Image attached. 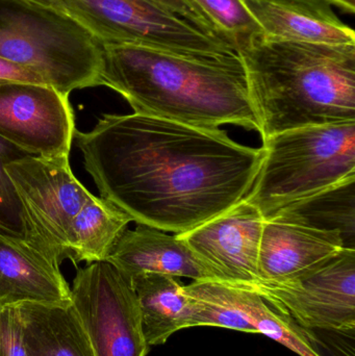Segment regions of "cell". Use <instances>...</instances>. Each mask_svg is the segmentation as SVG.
I'll list each match as a JSON object with an SVG mask.
<instances>
[{
	"label": "cell",
	"instance_id": "obj_16",
	"mask_svg": "<svg viewBox=\"0 0 355 356\" xmlns=\"http://www.w3.org/2000/svg\"><path fill=\"white\" fill-rule=\"evenodd\" d=\"M28 356H95L72 303L19 305Z\"/></svg>",
	"mask_w": 355,
	"mask_h": 356
},
{
	"label": "cell",
	"instance_id": "obj_11",
	"mask_svg": "<svg viewBox=\"0 0 355 356\" xmlns=\"http://www.w3.org/2000/svg\"><path fill=\"white\" fill-rule=\"evenodd\" d=\"M265 217L247 199L218 217L179 234L214 280L233 286L258 282V254Z\"/></svg>",
	"mask_w": 355,
	"mask_h": 356
},
{
	"label": "cell",
	"instance_id": "obj_7",
	"mask_svg": "<svg viewBox=\"0 0 355 356\" xmlns=\"http://www.w3.org/2000/svg\"><path fill=\"white\" fill-rule=\"evenodd\" d=\"M6 169L24 211L27 244L60 267L70 259L73 220L93 195L73 175L69 158L27 156Z\"/></svg>",
	"mask_w": 355,
	"mask_h": 356
},
{
	"label": "cell",
	"instance_id": "obj_17",
	"mask_svg": "<svg viewBox=\"0 0 355 356\" xmlns=\"http://www.w3.org/2000/svg\"><path fill=\"white\" fill-rule=\"evenodd\" d=\"M129 282L139 303L142 327L149 346L165 344L175 332L188 328L189 303L183 284L176 277L147 273Z\"/></svg>",
	"mask_w": 355,
	"mask_h": 356
},
{
	"label": "cell",
	"instance_id": "obj_28",
	"mask_svg": "<svg viewBox=\"0 0 355 356\" xmlns=\"http://www.w3.org/2000/svg\"><path fill=\"white\" fill-rule=\"evenodd\" d=\"M31 1L38 2V3L43 4V6H50V8H60V1L58 0H31Z\"/></svg>",
	"mask_w": 355,
	"mask_h": 356
},
{
	"label": "cell",
	"instance_id": "obj_4",
	"mask_svg": "<svg viewBox=\"0 0 355 356\" xmlns=\"http://www.w3.org/2000/svg\"><path fill=\"white\" fill-rule=\"evenodd\" d=\"M0 58L64 95L101 86L99 42L64 10L31 0H0Z\"/></svg>",
	"mask_w": 355,
	"mask_h": 356
},
{
	"label": "cell",
	"instance_id": "obj_9",
	"mask_svg": "<svg viewBox=\"0 0 355 356\" xmlns=\"http://www.w3.org/2000/svg\"><path fill=\"white\" fill-rule=\"evenodd\" d=\"M241 286L258 293L306 330L354 334L355 249L344 248L316 269L288 282Z\"/></svg>",
	"mask_w": 355,
	"mask_h": 356
},
{
	"label": "cell",
	"instance_id": "obj_23",
	"mask_svg": "<svg viewBox=\"0 0 355 356\" xmlns=\"http://www.w3.org/2000/svg\"><path fill=\"white\" fill-rule=\"evenodd\" d=\"M31 154L0 136V236L27 243L24 211L6 166Z\"/></svg>",
	"mask_w": 355,
	"mask_h": 356
},
{
	"label": "cell",
	"instance_id": "obj_1",
	"mask_svg": "<svg viewBox=\"0 0 355 356\" xmlns=\"http://www.w3.org/2000/svg\"><path fill=\"white\" fill-rule=\"evenodd\" d=\"M74 139L100 196L139 225L185 234L249 194L262 148L219 129L147 115H102Z\"/></svg>",
	"mask_w": 355,
	"mask_h": 356
},
{
	"label": "cell",
	"instance_id": "obj_2",
	"mask_svg": "<svg viewBox=\"0 0 355 356\" xmlns=\"http://www.w3.org/2000/svg\"><path fill=\"white\" fill-rule=\"evenodd\" d=\"M101 46V86L123 96L135 114L260 131L237 52L197 56L147 46Z\"/></svg>",
	"mask_w": 355,
	"mask_h": 356
},
{
	"label": "cell",
	"instance_id": "obj_13",
	"mask_svg": "<svg viewBox=\"0 0 355 356\" xmlns=\"http://www.w3.org/2000/svg\"><path fill=\"white\" fill-rule=\"evenodd\" d=\"M106 261L112 264L129 282L141 274L156 273L214 280L210 270L194 254L179 234H165L150 226L125 229Z\"/></svg>",
	"mask_w": 355,
	"mask_h": 356
},
{
	"label": "cell",
	"instance_id": "obj_8",
	"mask_svg": "<svg viewBox=\"0 0 355 356\" xmlns=\"http://www.w3.org/2000/svg\"><path fill=\"white\" fill-rule=\"evenodd\" d=\"M71 303L95 356H146L149 345L131 282L106 261L77 270Z\"/></svg>",
	"mask_w": 355,
	"mask_h": 356
},
{
	"label": "cell",
	"instance_id": "obj_21",
	"mask_svg": "<svg viewBox=\"0 0 355 356\" xmlns=\"http://www.w3.org/2000/svg\"><path fill=\"white\" fill-rule=\"evenodd\" d=\"M183 294L189 303L188 328L213 326L256 334L254 326L233 302L227 284L216 280H193L192 284L183 286Z\"/></svg>",
	"mask_w": 355,
	"mask_h": 356
},
{
	"label": "cell",
	"instance_id": "obj_15",
	"mask_svg": "<svg viewBox=\"0 0 355 356\" xmlns=\"http://www.w3.org/2000/svg\"><path fill=\"white\" fill-rule=\"evenodd\" d=\"M70 302L71 288L58 266L26 242L0 236V307Z\"/></svg>",
	"mask_w": 355,
	"mask_h": 356
},
{
	"label": "cell",
	"instance_id": "obj_14",
	"mask_svg": "<svg viewBox=\"0 0 355 356\" xmlns=\"http://www.w3.org/2000/svg\"><path fill=\"white\" fill-rule=\"evenodd\" d=\"M263 37L302 43L355 45L352 27L325 0H245Z\"/></svg>",
	"mask_w": 355,
	"mask_h": 356
},
{
	"label": "cell",
	"instance_id": "obj_10",
	"mask_svg": "<svg viewBox=\"0 0 355 356\" xmlns=\"http://www.w3.org/2000/svg\"><path fill=\"white\" fill-rule=\"evenodd\" d=\"M75 133L69 96L40 83L0 85V136L10 143L31 156L69 158Z\"/></svg>",
	"mask_w": 355,
	"mask_h": 356
},
{
	"label": "cell",
	"instance_id": "obj_20",
	"mask_svg": "<svg viewBox=\"0 0 355 356\" xmlns=\"http://www.w3.org/2000/svg\"><path fill=\"white\" fill-rule=\"evenodd\" d=\"M227 286L233 302L254 326L256 334L268 337L299 356H324L311 330L302 327L288 314L250 289Z\"/></svg>",
	"mask_w": 355,
	"mask_h": 356
},
{
	"label": "cell",
	"instance_id": "obj_26",
	"mask_svg": "<svg viewBox=\"0 0 355 356\" xmlns=\"http://www.w3.org/2000/svg\"><path fill=\"white\" fill-rule=\"evenodd\" d=\"M10 83H29L47 85L37 73L0 58V85Z\"/></svg>",
	"mask_w": 355,
	"mask_h": 356
},
{
	"label": "cell",
	"instance_id": "obj_27",
	"mask_svg": "<svg viewBox=\"0 0 355 356\" xmlns=\"http://www.w3.org/2000/svg\"><path fill=\"white\" fill-rule=\"evenodd\" d=\"M325 1L338 6L347 14L354 15L355 13V0H325Z\"/></svg>",
	"mask_w": 355,
	"mask_h": 356
},
{
	"label": "cell",
	"instance_id": "obj_22",
	"mask_svg": "<svg viewBox=\"0 0 355 356\" xmlns=\"http://www.w3.org/2000/svg\"><path fill=\"white\" fill-rule=\"evenodd\" d=\"M208 19L215 33L229 42L236 51L262 35V29L246 6L245 0H191Z\"/></svg>",
	"mask_w": 355,
	"mask_h": 356
},
{
	"label": "cell",
	"instance_id": "obj_25",
	"mask_svg": "<svg viewBox=\"0 0 355 356\" xmlns=\"http://www.w3.org/2000/svg\"><path fill=\"white\" fill-rule=\"evenodd\" d=\"M154 1L158 2L164 8L172 10L173 13L179 15L183 18L187 19L188 21L201 29L202 31L219 37L215 33L214 29L208 22L206 16L198 10L197 6L191 0H154Z\"/></svg>",
	"mask_w": 355,
	"mask_h": 356
},
{
	"label": "cell",
	"instance_id": "obj_19",
	"mask_svg": "<svg viewBox=\"0 0 355 356\" xmlns=\"http://www.w3.org/2000/svg\"><path fill=\"white\" fill-rule=\"evenodd\" d=\"M131 219L101 196H92L71 225L69 247L74 265L106 261Z\"/></svg>",
	"mask_w": 355,
	"mask_h": 356
},
{
	"label": "cell",
	"instance_id": "obj_12",
	"mask_svg": "<svg viewBox=\"0 0 355 356\" xmlns=\"http://www.w3.org/2000/svg\"><path fill=\"white\" fill-rule=\"evenodd\" d=\"M265 219L258 282L277 284L299 277L345 248L339 232L315 229L277 217Z\"/></svg>",
	"mask_w": 355,
	"mask_h": 356
},
{
	"label": "cell",
	"instance_id": "obj_5",
	"mask_svg": "<svg viewBox=\"0 0 355 356\" xmlns=\"http://www.w3.org/2000/svg\"><path fill=\"white\" fill-rule=\"evenodd\" d=\"M261 148L260 170L246 199L265 218L355 177V120L283 131Z\"/></svg>",
	"mask_w": 355,
	"mask_h": 356
},
{
	"label": "cell",
	"instance_id": "obj_3",
	"mask_svg": "<svg viewBox=\"0 0 355 356\" xmlns=\"http://www.w3.org/2000/svg\"><path fill=\"white\" fill-rule=\"evenodd\" d=\"M237 54L263 141L291 129L355 120V45L261 35Z\"/></svg>",
	"mask_w": 355,
	"mask_h": 356
},
{
	"label": "cell",
	"instance_id": "obj_24",
	"mask_svg": "<svg viewBox=\"0 0 355 356\" xmlns=\"http://www.w3.org/2000/svg\"><path fill=\"white\" fill-rule=\"evenodd\" d=\"M0 356H28L18 307H0Z\"/></svg>",
	"mask_w": 355,
	"mask_h": 356
},
{
	"label": "cell",
	"instance_id": "obj_6",
	"mask_svg": "<svg viewBox=\"0 0 355 356\" xmlns=\"http://www.w3.org/2000/svg\"><path fill=\"white\" fill-rule=\"evenodd\" d=\"M100 45H140L197 56L236 49L154 0H58Z\"/></svg>",
	"mask_w": 355,
	"mask_h": 356
},
{
	"label": "cell",
	"instance_id": "obj_18",
	"mask_svg": "<svg viewBox=\"0 0 355 356\" xmlns=\"http://www.w3.org/2000/svg\"><path fill=\"white\" fill-rule=\"evenodd\" d=\"M269 217L339 232L345 248L355 249V177L291 203Z\"/></svg>",
	"mask_w": 355,
	"mask_h": 356
}]
</instances>
